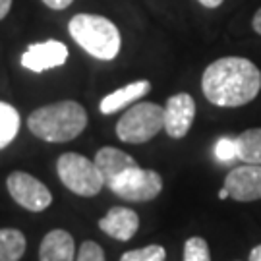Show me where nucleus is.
I'll return each mask as SVG.
<instances>
[{
    "label": "nucleus",
    "instance_id": "22",
    "mask_svg": "<svg viewBox=\"0 0 261 261\" xmlns=\"http://www.w3.org/2000/svg\"><path fill=\"white\" fill-rule=\"evenodd\" d=\"M43 2H45L50 10H64V8H68L74 0H43Z\"/></svg>",
    "mask_w": 261,
    "mask_h": 261
},
{
    "label": "nucleus",
    "instance_id": "3",
    "mask_svg": "<svg viewBox=\"0 0 261 261\" xmlns=\"http://www.w3.org/2000/svg\"><path fill=\"white\" fill-rule=\"evenodd\" d=\"M68 31L87 55L99 60H112L120 53V31L111 19L97 14H75Z\"/></svg>",
    "mask_w": 261,
    "mask_h": 261
},
{
    "label": "nucleus",
    "instance_id": "10",
    "mask_svg": "<svg viewBox=\"0 0 261 261\" xmlns=\"http://www.w3.org/2000/svg\"><path fill=\"white\" fill-rule=\"evenodd\" d=\"M224 188L236 201H255L261 199V165L244 163L232 168L224 178Z\"/></svg>",
    "mask_w": 261,
    "mask_h": 261
},
{
    "label": "nucleus",
    "instance_id": "20",
    "mask_svg": "<svg viewBox=\"0 0 261 261\" xmlns=\"http://www.w3.org/2000/svg\"><path fill=\"white\" fill-rule=\"evenodd\" d=\"M75 261H105L103 248L97 242H93V240H85L80 246V252H77Z\"/></svg>",
    "mask_w": 261,
    "mask_h": 261
},
{
    "label": "nucleus",
    "instance_id": "12",
    "mask_svg": "<svg viewBox=\"0 0 261 261\" xmlns=\"http://www.w3.org/2000/svg\"><path fill=\"white\" fill-rule=\"evenodd\" d=\"M99 228L114 240L128 242L140 228V217L128 207H112L99 221Z\"/></svg>",
    "mask_w": 261,
    "mask_h": 261
},
{
    "label": "nucleus",
    "instance_id": "8",
    "mask_svg": "<svg viewBox=\"0 0 261 261\" xmlns=\"http://www.w3.org/2000/svg\"><path fill=\"white\" fill-rule=\"evenodd\" d=\"M196 118V101L188 93L168 97L165 105V132L172 140H182Z\"/></svg>",
    "mask_w": 261,
    "mask_h": 261
},
{
    "label": "nucleus",
    "instance_id": "18",
    "mask_svg": "<svg viewBox=\"0 0 261 261\" xmlns=\"http://www.w3.org/2000/svg\"><path fill=\"white\" fill-rule=\"evenodd\" d=\"M165 257H167L165 248L157 246V244H151V246H145L140 250L126 252L120 257V261H165Z\"/></svg>",
    "mask_w": 261,
    "mask_h": 261
},
{
    "label": "nucleus",
    "instance_id": "17",
    "mask_svg": "<svg viewBox=\"0 0 261 261\" xmlns=\"http://www.w3.org/2000/svg\"><path fill=\"white\" fill-rule=\"evenodd\" d=\"M19 132V114L8 103L0 101V149L8 147Z\"/></svg>",
    "mask_w": 261,
    "mask_h": 261
},
{
    "label": "nucleus",
    "instance_id": "25",
    "mask_svg": "<svg viewBox=\"0 0 261 261\" xmlns=\"http://www.w3.org/2000/svg\"><path fill=\"white\" fill-rule=\"evenodd\" d=\"M199 4L205 8H219L223 4V0H199Z\"/></svg>",
    "mask_w": 261,
    "mask_h": 261
},
{
    "label": "nucleus",
    "instance_id": "14",
    "mask_svg": "<svg viewBox=\"0 0 261 261\" xmlns=\"http://www.w3.org/2000/svg\"><path fill=\"white\" fill-rule=\"evenodd\" d=\"M151 91V84L147 80H140V82H134L112 91L111 95H107L103 101H101V112L103 114H114V112L126 109L128 105L136 103L138 99L145 97Z\"/></svg>",
    "mask_w": 261,
    "mask_h": 261
},
{
    "label": "nucleus",
    "instance_id": "4",
    "mask_svg": "<svg viewBox=\"0 0 261 261\" xmlns=\"http://www.w3.org/2000/svg\"><path fill=\"white\" fill-rule=\"evenodd\" d=\"M56 172L60 182L72 194L82 197H93L105 188L103 174L95 165V161L80 153H64L56 161Z\"/></svg>",
    "mask_w": 261,
    "mask_h": 261
},
{
    "label": "nucleus",
    "instance_id": "11",
    "mask_svg": "<svg viewBox=\"0 0 261 261\" xmlns=\"http://www.w3.org/2000/svg\"><path fill=\"white\" fill-rule=\"evenodd\" d=\"M95 165L99 168V172L103 174L105 186L107 188L116 184L124 174L130 172L132 168L140 167L132 155L124 153L122 149H116V147H103V149L97 151Z\"/></svg>",
    "mask_w": 261,
    "mask_h": 261
},
{
    "label": "nucleus",
    "instance_id": "7",
    "mask_svg": "<svg viewBox=\"0 0 261 261\" xmlns=\"http://www.w3.org/2000/svg\"><path fill=\"white\" fill-rule=\"evenodd\" d=\"M6 186H8L10 196L14 197V201L28 211L39 213V211H45L53 203L50 190L41 180L31 176L29 172L14 170L6 180Z\"/></svg>",
    "mask_w": 261,
    "mask_h": 261
},
{
    "label": "nucleus",
    "instance_id": "26",
    "mask_svg": "<svg viewBox=\"0 0 261 261\" xmlns=\"http://www.w3.org/2000/svg\"><path fill=\"white\" fill-rule=\"evenodd\" d=\"M250 261H261V244L255 246L252 252H250Z\"/></svg>",
    "mask_w": 261,
    "mask_h": 261
},
{
    "label": "nucleus",
    "instance_id": "5",
    "mask_svg": "<svg viewBox=\"0 0 261 261\" xmlns=\"http://www.w3.org/2000/svg\"><path fill=\"white\" fill-rule=\"evenodd\" d=\"M165 130V107L157 103H138L122 114L116 136L124 143H145Z\"/></svg>",
    "mask_w": 261,
    "mask_h": 261
},
{
    "label": "nucleus",
    "instance_id": "2",
    "mask_svg": "<svg viewBox=\"0 0 261 261\" xmlns=\"http://www.w3.org/2000/svg\"><path fill=\"white\" fill-rule=\"evenodd\" d=\"M33 136L50 143L75 140L87 126V112L75 101H58L33 111L28 118Z\"/></svg>",
    "mask_w": 261,
    "mask_h": 261
},
{
    "label": "nucleus",
    "instance_id": "1",
    "mask_svg": "<svg viewBox=\"0 0 261 261\" xmlns=\"http://www.w3.org/2000/svg\"><path fill=\"white\" fill-rule=\"evenodd\" d=\"M201 89L209 103L236 109L257 97L261 89V72L248 58L224 56L205 68Z\"/></svg>",
    "mask_w": 261,
    "mask_h": 261
},
{
    "label": "nucleus",
    "instance_id": "16",
    "mask_svg": "<svg viewBox=\"0 0 261 261\" xmlns=\"http://www.w3.org/2000/svg\"><path fill=\"white\" fill-rule=\"evenodd\" d=\"M28 242L18 228H0V261H19Z\"/></svg>",
    "mask_w": 261,
    "mask_h": 261
},
{
    "label": "nucleus",
    "instance_id": "23",
    "mask_svg": "<svg viewBox=\"0 0 261 261\" xmlns=\"http://www.w3.org/2000/svg\"><path fill=\"white\" fill-rule=\"evenodd\" d=\"M10 8H12V0H0V19L8 16Z\"/></svg>",
    "mask_w": 261,
    "mask_h": 261
},
{
    "label": "nucleus",
    "instance_id": "9",
    "mask_svg": "<svg viewBox=\"0 0 261 261\" xmlns=\"http://www.w3.org/2000/svg\"><path fill=\"white\" fill-rule=\"evenodd\" d=\"M66 60H68V47L55 39L29 45L25 53L21 55V66L35 74H41L50 68H58L66 64Z\"/></svg>",
    "mask_w": 261,
    "mask_h": 261
},
{
    "label": "nucleus",
    "instance_id": "24",
    "mask_svg": "<svg viewBox=\"0 0 261 261\" xmlns=\"http://www.w3.org/2000/svg\"><path fill=\"white\" fill-rule=\"evenodd\" d=\"M252 25H253V31H255L257 35H261V8L255 12V16H253V19H252Z\"/></svg>",
    "mask_w": 261,
    "mask_h": 261
},
{
    "label": "nucleus",
    "instance_id": "15",
    "mask_svg": "<svg viewBox=\"0 0 261 261\" xmlns=\"http://www.w3.org/2000/svg\"><path fill=\"white\" fill-rule=\"evenodd\" d=\"M234 141H236V159L250 165H261V128L242 132Z\"/></svg>",
    "mask_w": 261,
    "mask_h": 261
},
{
    "label": "nucleus",
    "instance_id": "19",
    "mask_svg": "<svg viewBox=\"0 0 261 261\" xmlns=\"http://www.w3.org/2000/svg\"><path fill=\"white\" fill-rule=\"evenodd\" d=\"M184 261H211L209 246L203 238L192 236L184 244Z\"/></svg>",
    "mask_w": 261,
    "mask_h": 261
},
{
    "label": "nucleus",
    "instance_id": "6",
    "mask_svg": "<svg viewBox=\"0 0 261 261\" xmlns=\"http://www.w3.org/2000/svg\"><path fill=\"white\" fill-rule=\"evenodd\" d=\"M109 190H112V194L124 201H136V203L151 201L161 194L163 178L151 168L136 167L128 174H124L116 184H112Z\"/></svg>",
    "mask_w": 261,
    "mask_h": 261
},
{
    "label": "nucleus",
    "instance_id": "27",
    "mask_svg": "<svg viewBox=\"0 0 261 261\" xmlns=\"http://www.w3.org/2000/svg\"><path fill=\"white\" fill-rule=\"evenodd\" d=\"M226 197H230V194H228V190L226 188H221V192H219V199H226Z\"/></svg>",
    "mask_w": 261,
    "mask_h": 261
},
{
    "label": "nucleus",
    "instance_id": "21",
    "mask_svg": "<svg viewBox=\"0 0 261 261\" xmlns=\"http://www.w3.org/2000/svg\"><path fill=\"white\" fill-rule=\"evenodd\" d=\"M215 155L223 163H228V161L236 159V141L230 140V138H221L215 145Z\"/></svg>",
    "mask_w": 261,
    "mask_h": 261
},
{
    "label": "nucleus",
    "instance_id": "13",
    "mask_svg": "<svg viewBox=\"0 0 261 261\" xmlns=\"http://www.w3.org/2000/svg\"><path fill=\"white\" fill-rule=\"evenodd\" d=\"M75 244L72 234L56 228L43 238L39 248V261H74Z\"/></svg>",
    "mask_w": 261,
    "mask_h": 261
}]
</instances>
